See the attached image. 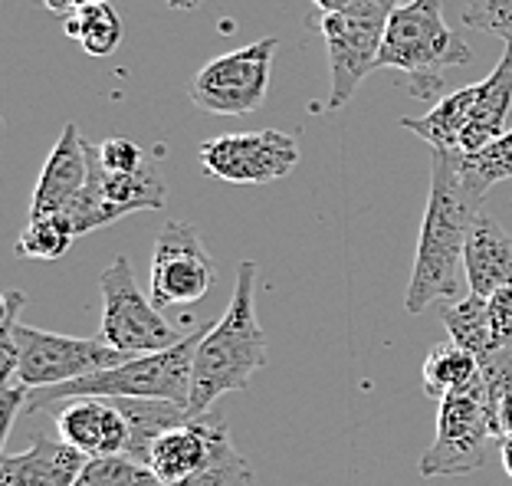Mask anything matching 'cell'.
Masks as SVG:
<instances>
[{
  "label": "cell",
  "instance_id": "3",
  "mask_svg": "<svg viewBox=\"0 0 512 486\" xmlns=\"http://www.w3.org/2000/svg\"><path fill=\"white\" fill-rule=\"evenodd\" d=\"M207 329L211 326H197L184 335L181 342H174L171 349L135 355L122 365L106 368V372L66 381V385H56V388L30 391L27 408L23 411L27 414L53 411L56 404L76 401V398H158V401H174L188 408L191 381H194V352Z\"/></svg>",
  "mask_w": 512,
  "mask_h": 486
},
{
  "label": "cell",
  "instance_id": "9",
  "mask_svg": "<svg viewBox=\"0 0 512 486\" xmlns=\"http://www.w3.org/2000/svg\"><path fill=\"white\" fill-rule=\"evenodd\" d=\"M217 283V266L188 221H168L151 253V303L158 309L201 303Z\"/></svg>",
  "mask_w": 512,
  "mask_h": 486
},
{
  "label": "cell",
  "instance_id": "13",
  "mask_svg": "<svg viewBox=\"0 0 512 486\" xmlns=\"http://www.w3.org/2000/svg\"><path fill=\"white\" fill-rule=\"evenodd\" d=\"M89 181V138H83L76 122L63 125V135L56 138L50 158L40 171L37 191H33L30 217L66 214Z\"/></svg>",
  "mask_w": 512,
  "mask_h": 486
},
{
  "label": "cell",
  "instance_id": "19",
  "mask_svg": "<svg viewBox=\"0 0 512 486\" xmlns=\"http://www.w3.org/2000/svg\"><path fill=\"white\" fill-rule=\"evenodd\" d=\"M444 329L450 335V342H457L460 349H467L470 355H476V362H486L493 358L496 352H503L496 345V335H493V319H490V299L486 296H463L457 303H447L444 306Z\"/></svg>",
  "mask_w": 512,
  "mask_h": 486
},
{
  "label": "cell",
  "instance_id": "35",
  "mask_svg": "<svg viewBox=\"0 0 512 486\" xmlns=\"http://www.w3.org/2000/svg\"><path fill=\"white\" fill-rule=\"evenodd\" d=\"M201 0H168V7H174V10H194Z\"/></svg>",
  "mask_w": 512,
  "mask_h": 486
},
{
  "label": "cell",
  "instance_id": "26",
  "mask_svg": "<svg viewBox=\"0 0 512 486\" xmlns=\"http://www.w3.org/2000/svg\"><path fill=\"white\" fill-rule=\"evenodd\" d=\"M490 398V421L496 441H512V349L496 352L480 365Z\"/></svg>",
  "mask_w": 512,
  "mask_h": 486
},
{
  "label": "cell",
  "instance_id": "6",
  "mask_svg": "<svg viewBox=\"0 0 512 486\" xmlns=\"http://www.w3.org/2000/svg\"><path fill=\"white\" fill-rule=\"evenodd\" d=\"M102 289V326L99 339L125 355H148L171 349L184 335L168 326L161 309L151 303V296L142 293L135 280L132 260L115 257L109 270L99 276Z\"/></svg>",
  "mask_w": 512,
  "mask_h": 486
},
{
  "label": "cell",
  "instance_id": "1",
  "mask_svg": "<svg viewBox=\"0 0 512 486\" xmlns=\"http://www.w3.org/2000/svg\"><path fill=\"white\" fill-rule=\"evenodd\" d=\"M457 161L460 152H434V165H430V198L404 296V309L411 316L424 312L430 303L463 299V280H467L463 250H467V234L480 214V204L463 191Z\"/></svg>",
  "mask_w": 512,
  "mask_h": 486
},
{
  "label": "cell",
  "instance_id": "32",
  "mask_svg": "<svg viewBox=\"0 0 512 486\" xmlns=\"http://www.w3.org/2000/svg\"><path fill=\"white\" fill-rule=\"evenodd\" d=\"M46 10L50 14H60V17H69L76 14L79 7H92V4H109V0H43Z\"/></svg>",
  "mask_w": 512,
  "mask_h": 486
},
{
  "label": "cell",
  "instance_id": "36",
  "mask_svg": "<svg viewBox=\"0 0 512 486\" xmlns=\"http://www.w3.org/2000/svg\"><path fill=\"white\" fill-rule=\"evenodd\" d=\"M201 4H204V0H201Z\"/></svg>",
  "mask_w": 512,
  "mask_h": 486
},
{
  "label": "cell",
  "instance_id": "24",
  "mask_svg": "<svg viewBox=\"0 0 512 486\" xmlns=\"http://www.w3.org/2000/svg\"><path fill=\"white\" fill-rule=\"evenodd\" d=\"M76 237L79 234L69 224L66 214H43V217H30L14 250L17 257H30V260H60L73 247Z\"/></svg>",
  "mask_w": 512,
  "mask_h": 486
},
{
  "label": "cell",
  "instance_id": "20",
  "mask_svg": "<svg viewBox=\"0 0 512 486\" xmlns=\"http://www.w3.org/2000/svg\"><path fill=\"white\" fill-rule=\"evenodd\" d=\"M99 188L106 194V201L119 207L125 217L135 211H161L168 204L165 178L158 175V168L151 161H145L138 171H128V175H115V171L102 168L99 158Z\"/></svg>",
  "mask_w": 512,
  "mask_h": 486
},
{
  "label": "cell",
  "instance_id": "11",
  "mask_svg": "<svg viewBox=\"0 0 512 486\" xmlns=\"http://www.w3.org/2000/svg\"><path fill=\"white\" fill-rule=\"evenodd\" d=\"M319 30L329 46L332 89L325 109H342L362 79L378 69V53L384 40V20H368L355 14H319Z\"/></svg>",
  "mask_w": 512,
  "mask_h": 486
},
{
  "label": "cell",
  "instance_id": "18",
  "mask_svg": "<svg viewBox=\"0 0 512 486\" xmlns=\"http://www.w3.org/2000/svg\"><path fill=\"white\" fill-rule=\"evenodd\" d=\"M480 99H476V109H473V122L467 135L460 142V155H470L476 148L490 145L493 138H499L509 122V112H512V46H506L503 60L496 63V69L480 83Z\"/></svg>",
  "mask_w": 512,
  "mask_h": 486
},
{
  "label": "cell",
  "instance_id": "2",
  "mask_svg": "<svg viewBox=\"0 0 512 486\" xmlns=\"http://www.w3.org/2000/svg\"><path fill=\"white\" fill-rule=\"evenodd\" d=\"M263 365L266 335L256 319V266L253 260H243L227 312L197 342L188 418L207 414L220 395L243 391Z\"/></svg>",
  "mask_w": 512,
  "mask_h": 486
},
{
  "label": "cell",
  "instance_id": "33",
  "mask_svg": "<svg viewBox=\"0 0 512 486\" xmlns=\"http://www.w3.org/2000/svg\"><path fill=\"white\" fill-rule=\"evenodd\" d=\"M322 14H352L358 0H312Z\"/></svg>",
  "mask_w": 512,
  "mask_h": 486
},
{
  "label": "cell",
  "instance_id": "27",
  "mask_svg": "<svg viewBox=\"0 0 512 486\" xmlns=\"http://www.w3.org/2000/svg\"><path fill=\"white\" fill-rule=\"evenodd\" d=\"M73 486H165L132 457H89Z\"/></svg>",
  "mask_w": 512,
  "mask_h": 486
},
{
  "label": "cell",
  "instance_id": "14",
  "mask_svg": "<svg viewBox=\"0 0 512 486\" xmlns=\"http://www.w3.org/2000/svg\"><path fill=\"white\" fill-rule=\"evenodd\" d=\"M220 421H224L220 414L207 411L201 418L184 421L181 427H171V431H165L151 444L145 467L165 486H184L204 470Z\"/></svg>",
  "mask_w": 512,
  "mask_h": 486
},
{
  "label": "cell",
  "instance_id": "25",
  "mask_svg": "<svg viewBox=\"0 0 512 486\" xmlns=\"http://www.w3.org/2000/svg\"><path fill=\"white\" fill-rule=\"evenodd\" d=\"M184 486H253V470L247 464V457L240 454L230 441L227 421H220L211 457H207L204 470L191 477Z\"/></svg>",
  "mask_w": 512,
  "mask_h": 486
},
{
  "label": "cell",
  "instance_id": "17",
  "mask_svg": "<svg viewBox=\"0 0 512 486\" xmlns=\"http://www.w3.org/2000/svg\"><path fill=\"white\" fill-rule=\"evenodd\" d=\"M480 89H483L480 83H473L457 92H447V96L437 99V106L427 115H421V119H401V125L407 132H414L417 138H424L434 152H460L463 135H467L473 122Z\"/></svg>",
  "mask_w": 512,
  "mask_h": 486
},
{
  "label": "cell",
  "instance_id": "12",
  "mask_svg": "<svg viewBox=\"0 0 512 486\" xmlns=\"http://www.w3.org/2000/svg\"><path fill=\"white\" fill-rule=\"evenodd\" d=\"M56 431L86 457H125L132 444L128 418L112 398H76L56 414Z\"/></svg>",
  "mask_w": 512,
  "mask_h": 486
},
{
  "label": "cell",
  "instance_id": "23",
  "mask_svg": "<svg viewBox=\"0 0 512 486\" xmlns=\"http://www.w3.org/2000/svg\"><path fill=\"white\" fill-rule=\"evenodd\" d=\"M122 33V20L109 4L79 7L76 14L66 17V37H73L96 60H106V56L119 50Z\"/></svg>",
  "mask_w": 512,
  "mask_h": 486
},
{
  "label": "cell",
  "instance_id": "28",
  "mask_svg": "<svg viewBox=\"0 0 512 486\" xmlns=\"http://www.w3.org/2000/svg\"><path fill=\"white\" fill-rule=\"evenodd\" d=\"M460 17L467 27L483 30L512 46V0H463Z\"/></svg>",
  "mask_w": 512,
  "mask_h": 486
},
{
  "label": "cell",
  "instance_id": "34",
  "mask_svg": "<svg viewBox=\"0 0 512 486\" xmlns=\"http://www.w3.org/2000/svg\"><path fill=\"white\" fill-rule=\"evenodd\" d=\"M499 457H503V467L512 480V441H499Z\"/></svg>",
  "mask_w": 512,
  "mask_h": 486
},
{
  "label": "cell",
  "instance_id": "16",
  "mask_svg": "<svg viewBox=\"0 0 512 486\" xmlns=\"http://www.w3.org/2000/svg\"><path fill=\"white\" fill-rule=\"evenodd\" d=\"M463 270H467L470 293L490 299L499 286L512 283V237L493 214H476L463 250Z\"/></svg>",
  "mask_w": 512,
  "mask_h": 486
},
{
  "label": "cell",
  "instance_id": "22",
  "mask_svg": "<svg viewBox=\"0 0 512 486\" xmlns=\"http://www.w3.org/2000/svg\"><path fill=\"white\" fill-rule=\"evenodd\" d=\"M480 378V362L467 349H460L457 342H440L427 352L421 381L430 398L444 401L453 391H463L467 385Z\"/></svg>",
  "mask_w": 512,
  "mask_h": 486
},
{
  "label": "cell",
  "instance_id": "15",
  "mask_svg": "<svg viewBox=\"0 0 512 486\" xmlns=\"http://www.w3.org/2000/svg\"><path fill=\"white\" fill-rule=\"evenodd\" d=\"M86 460L63 437H33L23 454H4L0 486H73Z\"/></svg>",
  "mask_w": 512,
  "mask_h": 486
},
{
  "label": "cell",
  "instance_id": "30",
  "mask_svg": "<svg viewBox=\"0 0 512 486\" xmlns=\"http://www.w3.org/2000/svg\"><path fill=\"white\" fill-rule=\"evenodd\" d=\"M99 158H102V168L115 171V175H128V171H138L145 165V152L125 135L106 138V142L99 145Z\"/></svg>",
  "mask_w": 512,
  "mask_h": 486
},
{
  "label": "cell",
  "instance_id": "8",
  "mask_svg": "<svg viewBox=\"0 0 512 486\" xmlns=\"http://www.w3.org/2000/svg\"><path fill=\"white\" fill-rule=\"evenodd\" d=\"M279 50L276 37L256 40L234 53H224L194 76L188 89L191 102L211 115H250L263 106L270 89L273 56Z\"/></svg>",
  "mask_w": 512,
  "mask_h": 486
},
{
  "label": "cell",
  "instance_id": "5",
  "mask_svg": "<svg viewBox=\"0 0 512 486\" xmlns=\"http://www.w3.org/2000/svg\"><path fill=\"white\" fill-rule=\"evenodd\" d=\"M496 441L490 421V398H486V381L480 378L463 391H453L437 408V431L434 444L421 457V477H463L486 464V450Z\"/></svg>",
  "mask_w": 512,
  "mask_h": 486
},
{
  "label": "cell",
  "instance_id": "10",
  "mask_svg": "<svg viewBox=\"0 0 512 486\" xmlns=\"http://www.w3.org/2000/svg\"><path fill=\"white\" fill-rule=\"evenodd\" d=\"M204 175L230 181V184H270L289 178L299 165L296 135L263 129V132H237L220 135L201 145Z\"/></svg>",
  "mask_w": 512,
  "mask_h": 486
},
{
  "label": "cell",
  "instance_id": "21",
  "mask_svg": "<svg viewBox=\"0 0 512 486\" xmlns=\"http://www.w3.org/2000/svg\"><path fill=\"white\" fill-rule=\"evenodd\" d=\"M457 175H460L463 191H467L476 204H483V198L499 181L512 178V129L493 138L490 145L476 148L470 155H460Z\"/></svg>",
  "mask_w": 512,
  "mask_h": 486
},
{
  "label": "cell",
  "instance_id": "31",
  "mask_svg": "<svg viewBox=\"0 0 512 486\" xmlns=\"http://www.w3.org/2000/svg\"><path fill=\"white\" fill-rule=\"evenodd\" d=\"M490 319L499 349H512V283L499 286L490 296Z\"/></svg>",
  "mask_w": 512,
  "mask_h": 486
},
{
  "label": "cell",
  "instance_id": "4",
  "mask_svg": "<svg viewBox=\"0 0 512 486\" xmlns=\"http://www.w3.org/2000/svg\"><path fill=\"white\" fill-rule=\"evenodd\" d=\"M473 50L444 20V0H407L384 20L378 69H398L414 99L444 96L450 66H470Z\"/></svg>",
  "mask_w": 512,
  "mask_h": 486
},
{
  "label": "cell",
  "instance_id": "7",
  "mask_svg": "<svg viewBox=\"0 0 512 486\" xmlns=\"http://www.w3.org/2000/svg\"><path fill=\"white\" fill-rule=\"evenodd\" d=\"M14 342H17V385L30 391L66 385V381L106 372V368H115L128 362V358H135L112 349L99 335L96 339H73V335L33 329L27 322H17L14 326Z\"/></svg>",
  "mask_w": 512,
  "mask_h": 486
},
{
  "label": "cell",
  "instance_id": "29",
  "mask_svg": "<svg viewBox=\"0 0 512 486\" xmlns=\"http://www.w3.org/2000/svg\"><path fill=\"white\" fill-rule=\"evenodd\" d=\"M27 306V296L10 289L4 296V319H0V388L14 385L17 378V342L14 326L20 322V309Z\"/></svg>",
  "mask_w": 512,
  "mask_h": 486
}]
</instances>
